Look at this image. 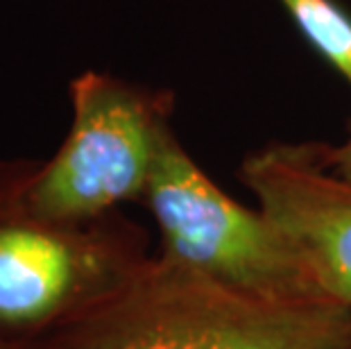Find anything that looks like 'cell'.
<instances>
[{"label": "cell", "mask_w": 351, "mask_h": 349, "mask_svg": "<svg viewBox=\"0 0 351 349\" xmlns=\"http://www.w3.org/2000/svg\"><path fill=\"white\" fill-rule=\"evenodd\" d=\"M36 349H351V306L265 300L154 252Z\"/></svg>", "instance_id": "cell-1"}, {"label": "cell", "mask_w": 351, "mask_h": 349, "mask_svg": "<svg viewBox=\"0 0 351 349\" xmlns=\"http://www.w3.org/2000/svg\"><path fill=\"white\" fill-rule=\"evenodd\" d=\"M36 159L0 157V345L36 349L125 288L152 258L150 234L123 211L62 222L27 204Z\"/></svg>", "instance_id": "cell-2"}, {"label": "cell", "mask_w": 351, "mask_h": 349, "mask_svg": "<svg viewBox=\"0 0 351 349\" xmlns=\"http://www.w3.org/2000/svg\"><path fill=\"white\" fill-rule=\"evenodd\" d=\"M156 254L238 291L290 304H340L293 236L261 206L222 191L173 130L163 139L143 202Z\"/></svg>", "instance_id": "cell-3"}, {"label": "cell", "mask_w": 351, "mask_h": 349, "mask_svg": "<svg viewBox=\"0 0 351 349\" xmlns=\"http://www.w3.org/2000/svg\"><path fill=\"white\" fill-rule=\"evenodd\" d=\"M69 98V134L52 157L34 161L27 204L62 222H91L141 204L163 139L175 130V93L84 71L71 80Z\"/></svg>", "instance_id": "cell-4"}, {"label": "cell", "mask_w": 351, "mask_h": 349, "mask_svg": "<svg viewBox=\"0 0 351 349\" xmlns=\"http://www.w3.org/2000/svg\"><path fill=\"white\" fill-rule=\"evenodd\" d=\"M238 180L317 268L335 302L351 306V182L326 166L322 141H272L252 150Z\"/></svg>", "instance_id": "cell-5"}, {"label": "cell", "mask_w": 351, "mask_h": 349, "mask_svg": "<svg viewBox=\"0 0 351 349\" xmlns=\"http://www.w3.org/2000/svg\"><path fill=\"white\" fill-rule=\"evenodd\" d=\"M311 48L351 86V14L335 0H279Z\"/></svg>", "instance_id": "cell-6"}, {"label": "cell", "mask_w": 351, "mask_h": 349, "mask_svg": "<svg viewBox=\"0 0 351 349\" xmlns=\"http://www.w3.org/2000/svg\"><path fill=\"white\" fill-rule=\"evenodd\" d=\"M324 159H326V166L331 168L335 175H340L342 180L351 182V130L342 143L338 145L324 143Z\"/></svg>", "instance_id": "cell-7"}, {"label": "cell", "mask_w": 351, "mask_h": 349, "mask_svg": "<svg viewBox=\"0 0 351 349\" xmlns=\"http://www.w3.org/2000/svg\"><path fill=\"white\" fill-rule=\"evenodd\" d=\"M0 349H14V347H7V345H0Z\"/></svg>", "instance_id": "cell-8"}]
</instances>
